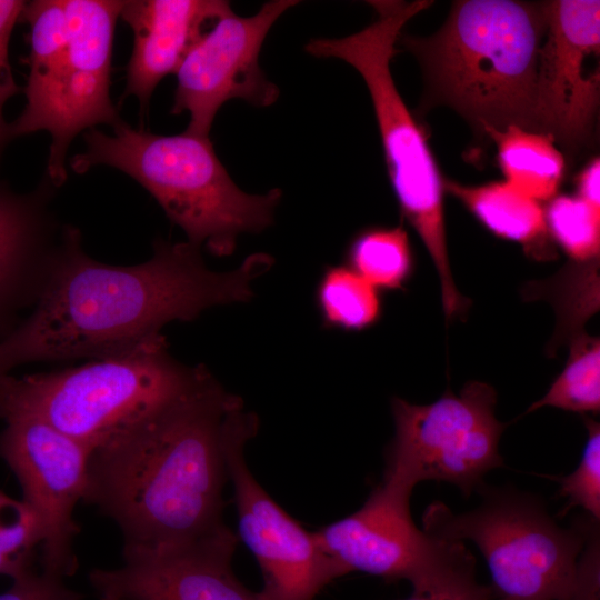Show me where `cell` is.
I'll return each mask as SVG.
<instances>
[{"mask_svg":"<svg viewBox=\"0 0 600 600\" xmlns=\"http://www.w3.org/2000/svg\"><path fill=\"white\" fill-rule=\"evenodd\" d=\"M410 497L380 481L361 508L314 531L340 577L360 571L387 582L413 583L436 561L447 541L418 529Z\"/></svg>","mask_w":600,"mask_h":600,"instance_id":"5bb4252c","label":"cell"},{"mask_svg":"<svg viewBox=\"0 0 600 600\" xmlns=\"http://www.w3.org/2000/svg\"><path fill=\"white\" fill-rule=\"evenodd\" d=\"M314 301L326 329L362 331L382 317L381 293L347 266H327L317 283Z\"/></svg>","mask_w":600,"mask_h":600,"instance_id":"44dd1931","label":"cell"},{"mask_svg":"<svg viewBox=\"0 0 600 600\" xmlns=\"http://www.w3.org/2000/svg\"><path fill=\"white\" fill-rule=\"evenodd\" d=\"M243 407L204 367L180 394L92 449L82 501L119 527L122 553L177 550L236 536L222 516L224 448L231 420Z\"/></svg>","mask_w":600,"mask_h":600,"instance_id":"7a4b0ae2","label":"cell"},{"mask_svg":"<svg viewBox=\"0 0 600 600\" xmlns=\"http://www.w3.org/2000/svg\"><path fill=\"white\" fill-rule=\"evenodd\" d=\"M273 257L257 252L234 270H210L201 249L157 240L150 259L114 266L91 258L77 228L66 227L31 314L0 340V373L30 362L99 359L161 334L169 322L253 297L252 281Z\"/></svg>","mask_w":600,"mask_h":600,"instance_id":"6da1fadb","label":"cell"},{"mask_svg":"<svg viewBox=\"0 0 600 600\" xmlns=\"http://www.w3.org/2000/svg\"><path fill=\"white\" fill-rule=\"evenodd\" d=\"M553 407L581 414L600 410V340L578 333L570 343L568 361L542 398L526 411Z\"/></svg>","mask_w":600,"mask_h":600,"instance_id":"7402d4cb","label":"cell"},{"mask_svg":"<svg viewBox=\"0 0 600 600\" xmlns=\"http://www.w3.org/2000/svg\"><path fill=\"white\" fill-rule=\"evenodd\" d=\"M123 1L66 0L67 50L21 114L10 123L11 137L46 130L51 136L47 174L59 187L67 179L72 140L98 124L121 121L110 98L114 27Z\"/></svg>","mask_w":600,"mask_h":600,"instance_id":"9c48e42d","label":"cell"},{"mask_svg":"<svg viewBox=\"0 0 600 600\" xmlns=\"http://www.w3.org/2000/svg\"><path fill=\"white\" fill-rule=\"evenodd\" d=\"M443 188L493 234L518 242L532 259L556 258L550 244L544 210L539 201L526 196L507 181L463 186L444 180Z\"/></svg>","mask_w":600,"mask_h":600,"instance_id":"ac0fdd59","label":"cell"},{"mask_svg":"<svg viewBox=\"0 0 600 600\" xmlns=\"http://www.w3.org/2000/svg\"><path fill=\"white\" fill-rule=\"evenodd\" d=\"M82 594L69 589L63 578L57 574L32 570L13 579L9 590L0 594V600H81Z\"/></svg>","mask_w":600,"mask_h":600,"instance_id":"f546056e","label":"cell"},{"mask_svg":"<svg viewBox=\"0 0 600 600\" xmlns=\"http://www.w3.org/2000/svg\"><path fill=\"white\" fill-rule=\"evenodd\" d=\"M547 4L466 0L428 38L403 37L437 97L483 130L536 129L538 60Z\"/></svg>","mask_w":600,"mask_h":600,"instance_id":"3957f363","label":"cell"},{"mask_svg":"<svg viewBox=\"0 0 600 600\" xmlns=\"http://www.w3.org/2000/svg\"><path fill=\"white\" fill-rule=\"evenodd\" d=\"M599 48V1L547 3L537 71L536 130L564 143L587 137L599 102V72H587V60L598 56Z\"/></svg>","mask_w":600,"mask_h":600,"instance_id":"4fadbf2b","label":"cell"},{"mask_svg":"<svg viewBox=\"0 0 600 600\" xmlns=\"http://www.w3.org/2000/svg\"><path fill=\"white\" fill-rule=\"evenodd\" d=\"M203 364L174 359L160 334L137 348L60 371L0 373V419H39L93 448L189 388Z\"/></svg>","mask_w":600,"mask_h":600,"instance_id":"8992f818","label":"cell"},{"mask_svg":"<svg viewBox=\"0 0 600 600\" xmlns=\"http://www.w3.org/2000/svg\"><path fill=\"white\" fill-rule=\"evenodd\" d=\"M238 537L177 550L122 553L118 569H93L100 600H259L233 574Z\"/></svg>","mask_w":600,"mask_h":600,"instance_id":"9a60e30c","label":"cell"},{"mask_svg":"<svg viewBox=\"0 0 600 600\" xmlns=\"http://www.w3.org/2000/svg\"><path fill=\"white\" fill-rule=\"evenodd\" d=\"M599 178V158L593 159L578 177V197L598 209H600Z\"/></svg>","mask_w":600,"mask_h":600,"instance_id":"4dcf8cb0","label":"cell"},{"mask_svg":"<svg viewBox=\"0 0 600 600\" xmlns=\"http://www.w3.org/2000/svg\"><path fill=\"white\" fill-rule=\"evenodd\" d=\"M41 543L36 512L0 491V574L16 579L34 570L36 548Z\"/></svg>","mask_w":600,"mask_h":600,"instance_id":"484cf974","label":"cell"},{"mask_svg":"<svg viewBox=\"0 0 600 600\" xmlns=\"http://www.w3.org/2000/svg\"><path fill=\"white\" fill-rule=\"evenodd\" d=\"M20 20L29 26V73L26 98L36 94L62 59L69 41L66 0H34L24 3Z\"/></svg>","mask_w":600,"mask_h":600,"instance_id":"603a6c76","label":"cell"},{"mask_svg":"<svg viewBox=\"0 0 600 600\" xmlns=\"http://www.w3.org/2000/svg\"><path fill=\"white\" fill-rule=\"evenodd\" d=\"M447 541V540H446ZM412 584V593L398 600H492L491 586L476 578V559L463 542L447 541L436 561Z\"/></svg>","mask_w":600,"mask_h":600,"instance_id":"cb8c5ba5","label":"cell"},{"mask_svg":"<svg viewBox=\"0 0 600 600\" xmlns=\"http://www.w3.org/2000/svg\"><path fill=\"white\" fill-rule=\"evenodd\" d=\"M70 167L84 173L94 166L116 168L140 183L160 204L187 241L211 254L233 253L238 237L272 224L280 189L264 194L241 190L217 157L210 138L187 131L154 134L119 121L112 133L96 128Z\"/></svg>","mask_w":600,"mask_h":600,"instance_id":"277c9868","label":"cell"},{"mask_svg":"<svg viewBox=\"0 0 600 600\" xmlns=\"http://www.w3.org/2000/svg\"><path fill=\"white\" fill-rule=\"evenodd\" d=\"M6 422L0 432V458L16 474L23 499L42 528V570L62 578L78 568L73 541L80 532L76 504L87 488L92 446L31 417Z\"/></svg>","mask_w":600,"mask_h":600,"instance_id":"7c38bea8","label":"cell"},{"mask_svg":"<svg viewBox=\"0 0 600 600\" xmlns=\"http://www.w3.org/2000/svg\"><path fill=\"white\" fill-rule=\"evenodd\" d=\"M583 422L587 429V440L578 467L570 474L552 477V480L559 486L557 496L567 500L560 516H564L574 507H580L586 514L599 520L600 424L587 416H583Z\"/></svg>","mask_w":600,"mask_h":600,"instance_id":"4316f807","label":"cell"},{"mask_svg":"<svg viewBox=\"0 0 600 600\" xmlns=\"http://www.w3.org/2000/svg\"><path fill=\"white\" fill-rule=\"evenodd\" d=\"M347 267L379 291L404 290L414 272V257L402 227L361 230L346 250Z\"/></svg>","mask_w":600,"mask_h":600,"instance_id":"ffe728a7","label":"cell"},{"mask_svg":"<svg viewBox=\"0 0 600 600\" xmlns=\"http://www.w3.org/2000/svg\"><path fill=\"white\" fill-rule=\"evenodd\" d=\"M497 392L470 381L429 404L391 399L394 434L384 451L382 482L412 492L421 481L448 482L464 498L504 467L499 442L507 424L494 414Z\"/></svg>","mask_w":600,"mask_h":600,"instance_id":"ba28073f","label":"cell"},{"mask_svg":"<svg viewBox=\"0 0 600 600\" xmlns=\"http://www.w3.org/2000/svg\"><path fill=\"white\" fill-rule=\"evenodd\" d=\"M377 17L364 29L343 38H317L306 44L316 58L352 66L369 90L383 147L389 179L400 211L416 230L438 272L446 316L468 304L450 267L443 208V179L422 130L393 81L390 62L404 24L432 2L369 1Z\"/></svg>","mask_w":600,"mask_h":600,"instance_id":"5b68a950","label":"cell"},{"mask_svg":"<svg viewBox=\"0 0 600 600\" xmlns=\"http://www.w3.org/2000/svg\"><path fill=\"white\" fill-rule=\"evenodd\" d=\"M231 11L222 0L123 1L120 17L134 38L124 97H136L146 109L159 82L176 73L197 40Z\"/></svg>","mask_w":600,"mask_h":600,"instance_id":"2e32d148","label":"cell"},{"mask_svg":"<svg viewBox=\"0 0 600 600\" xmlns=\"http://www.w3.org/2000/svg\"><path fill=\"white\" fill-rule=\"evenodd\" d=\"M296 0H272L249 17L233 11L218 19L190 48L177 74L171 112H188L187 132L210 138L219 109L231 99L268 107L279 98L278 87L259 64L269 30Z\"/></svg>","mask_w":600,"mask_h":600,"instance_id":"8fae6325","label":"cell"},{"mask_svg":"<svg viewBox=\"0 0 600 600\" xmlns=\"http://www.w3.org/2000/svg\"><path fill=\"white\" fill-rule=\"evenodd\" d=\"M258 429L257 414L241 408L231 420L224 448L238 533L263 577V587L257 594L259 600H313L340 574L314 532L306 530L281 508L250 471L244 448Z\"/></svg>","mask_w":600,"mask_h":600,"instance_id":"30bf717a","label":"cell"},{"mask_svg":"<svg viewBox=\"0 0 600 600\" xmlns=\"http://www.w3.org/2000/svg\"><path fill=\"white\" fill-rule=\"evenodd\" d=\"M481 503L453 513L436 501L422 516L423 531L447 540L472 541L482 553L501 600H567L584 546L582 516L560 527L542 500L512 487L482 486Z\"/></svg>","mask_w":600,"mask_h":600,"instance_id":"52a82bcc","label":"cell"},{"mask_svg":"<svg viewBox=\"0 0 600 600\" xmlns=\"http://www.w3.org/2000/svg\"><path fill=\"white\" fill-rule=\"evenodd\" d=\"M497 600H501V599H497Z\"/></svg>","mask_w":600,"mask_h":600,"instance_id":"1f68e13d","label":"cell"},{"mask_svg":"<svg viewBox=\"0 0 600 600\" xmlns=\"http://www.w3.org/2000/svg\"><path fill=\"white\" fill-rule=\"evenodd\" d=\"M487 132L497 143L508 183L537 201L554 197L564 162L550 137L518 126Z\"/></svg>","mask_w":600,"mask_h":600,"instance_id":"d6986e66","label":"cell"},{"mask_svg":"<svg viewBox=\"0 0 600 600\" xmlns=\"http://www.w3.org/2000/svg\"><path fill=\"white\" fill-rule=\"evenodd\" d=\"M60 234L47 191L19 193L0 182V340L37 302Z\"/></svg>","mask_w":600,"mask_h":600,"instance_id":"e0dca14e","label":"cell"},{"mask_svg":"<svg viewBox=\"0 0 600 600\" xmlns=\"http://www.w3.org/2000/svg\"><path fill=\"white\" fill-rule=\"evenodd\" d=\"M547 230L579 263L599 262L600 209L580 197L559 196L544 211Z\"/></svg>","mask_w":600,"mask_h":600,"instance_id":"d4e9b609","label":"cell"},{"mask_svg":"<svg viewBox=\"0 0 600 600\" xmlns=\"http://www.w3.org/2000/svg\"><path fill=\"white\" fill-rule=\"evenodd\" d=\"M26 1L0 0V160L12 139L10 123L6 122L3 108L7 101L21 90L14 80L9 60V43L13 27L20 20Z\"/></svg>","mask_w":600,"mask_h":600,"instance_id":"83f0119b","label":"cell"},{"mask_svg":"<svg viewBox=\"0 0 600 600\" xmlns=\"http://www.w3.org/2000/svg\"><path fill=\"white\" fill-rule=\"evenodd\" d=\"M584 546L577 564L572 590L567 600L600 599L599 520L583 513Z\"/></svg>","mask_w":600,"mask_h":600,"instance_id":"f1b7e54d","label":"cell"}]
</instances>
